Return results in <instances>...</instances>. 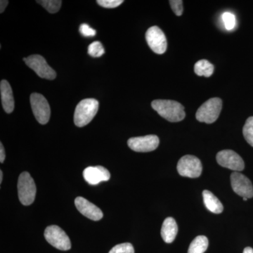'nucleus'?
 I'll use <instances>...</instances> for the list:
<instances>
[{
  "instance_id": "obj_3",
  "label": "nucleus",
  "mask_w": 253,
  "mask_h": 253,
  "mask_svg": "<svg viewBox=\"0 0 253 253\" xmlns=\"http://www.w3.org/2000/svg\"><path fill=\"white\" fill-rule=\"evenodd\" d=\"M36 186L28 172L20 174L18 181V199L23 206H30L34 202L36 196Z\"/></svg>"
},
{
  "instance_id": "obj_16",
  "label": "nucleus",
  "mask_w": 253,
  "mask_h": 253,
  "mask_svg": "<svg viewBox=\"0 0 253 253\" xmlns=\"http://www.w3.org/2000/svg\"><path fill=\"white\" fill-rule=\"evenodd\" d=\"M178 232V226L176 221L172 217L165 219L161 228V236L163 241L167 244H171L175 239Z\"/></svg>"
},
{
  "instance_id": "obj_26",
  "label": "nucleus",
  "mask_w": 253,
  "mask_h": 253,
  "mask_svg": "<svg viewBox=\"0 0 253 253\" xmlns=\"http://www.w3.org/2000/svg\"><path fill=\"white\" fill-rule=\"evenodd\" d=\"M171 8L174 14L177 16H180L183 13V1L181 0H170L169 1Z\"/></svg>"
},
{
  "instance_id": "obj_30",
  "label": "nucleus",
  "mask_w": 253,
  "mask_h": 253,
  "mask_svg": "<svg viewBox=\"0 0 253 253\" xmlns=\"http://www.w3.org/2000/svg\"><path fill=\"white\" fill-rule=\"evenodd\" d=\"M244 253H253V249L251 247H247L244 249Z\"/></svg>"
},
{
  "instance_id": "obj_32",
  "label": "nucleus",
  "mask_w": 253,
  "mask_h": 253,
  "mask_svg": "<svg viewBox=\"0 0 253 253\" xmlns=\"http://www.w3.org/2000/svg\"><path fill=\"white\" fill-rule=\"evenodd\" d=\"M248 199L247 198H244V201H247Z\"/></svg>"
},
{
  "instance_id": "obj_27",
  "label": "nucleus",
  "mask_w": 253,
  "mask_h": 253,
  "mask_svg": "<svg viewBox=\"0 0 253 253\" xmlns=\"http://www.w3.org/2000/svg\"><path fill=\"white\" fill-rule=\"evenodd\" d=\"M80 32L84 37H94L96 34V31L85 23L81 25L80 27Z\"/></svg>"
},
{
  "instance_id": "obj_19",
  "label": "nucleus",
  "mask_w": 253,
  "mask_h": 253,
  "mask_svg": "<svg viewBox=\"0 0 253 253\" xmlns=\"http://www.w3.org/2000/svg\"><path fill=\"white\" fill-rule=\"evenodd\" d=\"M208 239L206 236H199L190 244L188 253H204L208 247Z\"/></svg>"
},
{
  "instance_id": "obj_2",
  "label": "nucleus",
  "mask_w": 253,
  "mask_h": 253,
  "mask_svg": "<svg viewBox=\"0 0 253 253\" xmlns=\"http://www.w3.org/2000/svg\"><path fill=\"white\" fill-rule=\"evenodd\" d=\"M99 101L94 99L82 100L76 106L74 123L79 127L86 126L92 121L99 110Z\"/></svg>"
},
{
  "instance_id": "obj_29",
  "label": "nucleus",
  "mask_w": 253,
  "mask_h": 253,
  "mask_svg": "<svg viewBox=\"0 0 253 253\" xmlns=\"http://www.w3.org/2000/svg\"><path fill=\"white\" fill-rule=\"evenodd\" d=\"M8 4H9V1H7V0H1V1H0V12H4Z\"/></svg>"
},
{
  "instance_id": "obj_7",
  "label": "nucleus",
  "mask_w": 253,
  "mask_h": 253,
  "mask_svg": "<svg viewBox=\"0 0 253 253\" xmlns=\"http://www.w3.org/2000/svg\"><path fill=\"white\" fill-rule=\"evenodd\" d=\"M30 101L33 114L38 123L45 125L49 122L51 110L45 97L38 93H33L31 95Z\"/></svg>"
},
{
  "instance_id": "obj_10",
  "label": "nucleus",
  "mask_w": 253,
  "mask_h": 253,
  "mask_svg": "<svg viewBox=\"0 0 253 253\" xmlns=\"http://www.w3.org/2000/svg\"><path fill=\"white\" fill-rule=\"evenodd\" d=\"M218 164L222 167L228 168L236 172L244 170V160L232 150H223L219 151L216 156Z\"/></svg>"
},
{
  "instance_id": "obj_23",
  "label": "nucleus",
  "mask_w": 253,
  "mask_h": 253,
  "mask_svg": "<svg viewBox=\"0 0 253 253\" xmlns=\"http://www.w3.org/2000/svg\"><path fill=\"white\" fill-rule=\"evenodd\" d=\"M109 253H134V249L129 243H125L114 246Z\"/></svg>"
},
{
  "instance_id": "obj_12",
  "label": "nucleus",
  "mask_w": 253,
  "mask_h": 253,
  "mask_svg": "<svg viewBox=\"0 0 253 253\" xmlns=\"http://www.w3.org/2000/svg\"><path fill=\"white\" fill-rule=\"evenodd\" d=\"M231 187L234 192L243 198L253 197V186L251 180L240 172H233L231 175Z\"/></svg>"
},
{
  "instance_id": "obj_31",
  "label": "nucleus",
  "mask_w": 253,
  "mask_h": 253,
  "mask_svg": "<svg viewBox=\"0 0 253 253\" xmlns=\"http://www.w3.org/2000/svg\"><path fill=\"white\" fill-rule=\"evenodd\" d=\"M3 180V172L0 170V183L2 182Z\"/></svg>"
},
{
  "instance_id": "obj_13",
  "label": "nucleus",
  "mask_w": 253,
  "mask_h": 253,
  "mask_svg": "<svg viewBox=\"0 0 253 253\" xmlns=\"http://www.w3.org/2000/svg\"><path fill=\"white\" fill-rule=\"evenodd\" d=\"M75 204H76L78 211L81 214L91 220L99 221L102 219L103 216H104V214L100 208L83 197L79 196V197L76 198L75 200Z\"/></svg>"
},
{
  "instance_id": "obj_1",
  "label": "nucleus",
  "mask_w": 253,
  "mask_h": 253,
  "mask_svg": "<svg viewBox=\"0 0 253 253\" xmlns=\"http://www.w3.org/2000/svg\"><path fill=\"white\" fill-rule=\"evenodd\" d=\"M151 106L161 117L169 122H180L185 118L184 106L177 101L172 100H155L151 103Z\"/></svg>"
},
{
  "instance_id": "obj_25",
  "label": "nucleus",
  "mask_w": 253,
  "mask_h": 253,
  "mask_svg": "<svg viewBox=\"0 0 253 253\" xmlns=\"http://www.w3.org/2000/svg\"><path fill=\"white\" fill-rule=\"evenodd\" d=\"M123 0H98L96 2L102 7L108 8V9H113V8L118 7L120 5L123 3Z\"/></svg>"
},
{
  "instance_id": "obj_17",
  "label": "nucleus",
  "mask_w": 253,
  "mask_h": 253,
  "mask_svg": "<svg viewBox=\"0 0 253 253\" xmlns=\"http://www.w3.org/2000/svg\"><path fill=\"white\" fill-rule=\"evenodd\" d=\"M203 198H204L205 206L208 211L214 214H220L224 211L223 205L211 191L208 190L203 191Z\"/></svg>"
},
{
  "instance_id": "obj_18",
  "label": "nucleus",
  "mask_w": 253,
  "mask_h": 253,
  "mask_svg": "<svg viewBox=\"0 0 253 253\" xmlns=\"http://www.w3.org/2000/svg\"><path fill=\"white\" fill-rule=\"evenodd\" d=\"M194 72L199 76L211 77L214 72V66L207 60H200L195 64Z\"/></svg>"
},
{
  "instance_id": "obj_4",
  "label": "nucleus",
  "mask_w": 253,
  "mask_h": 253,
  "mask_svg": "<svg viewBox=\"0 0 253 253\" xmlns=\"http://www.w3.org/2000/svg\"><path fill=\"white\" fill-rule=\"evenodd\" d=\"M222 109V101L219 98H211L205 102L196 112V119L201 123L211 124L215 122Z\"/></svg>"
},
{
  "instance_id": "obj_5",
  "label": "nucleus",
  "mask_w": 253,
  "mask_h": 253,
  "mask_svg": "<svg viewBox=\"0 0 253 253\" xmlns=\"http://www.w3.org/2000/svg\"><path fill=\"white\" fill-rule=\"evenodd\" d=\"M46 241L60 251H68L71 249V240L59 226L51 225L44 231Z\"/></svg>"
},
{
  "instance_id": "obj_8",
  "label": "nucleus",
  "mask_w": 253,
  "mask_h": 253,
  "mask_svg": "<svg viewBox=\"0 0 253 253\" xmlns=\"http://www.w3.org/2000/svg\"><path fill=\"white\" fill-rule=\"evenodd\" d=\"M23 61L39 77L46 80H54L56 78V73L54 70L50 67L44 58L41 55H31L25 58Z\"/></svg>"
},
{
  "instance_id": "obj_21",
  "label": "nucleus",
  "mask_w": 253,
  "mask_h": 253,
  "mask_svg": "<svg viewBox=\"0 0 253 253\" xmlns=\"http://www.w3.org/2000/svg\"><path fill=\"white\" fill-rule=\"evenodd\" d=\"M245 139L253 147V116L248 118L243 129Z\"/></svg>"
},
{
  "instance_id": "obj_14",
  "label": "nucleus",
  "mask_w": 253,
  "mask_h": 253,
  "mask_svg": "<svg viewBox=\"0 0 253 253\" xmlns=\"http://www.w3.org/2000/svg\"><path fill=\"white\" fill-rule=\"evenodd\" d=\"M83 177L88 184L96 185L102 181H109L111 174L106 168L102 166L86 168L83 171Z\"/></svg>"
},
{
  "instance_id": "obj_28",
  "label": "nucleus",
  "mask_w": 253,
  "mask_h": 253,
  "mask_svg": "<svg viewBox=\"0 0 253 253\" xmlns=\"http://www.w3.org/2000/svg\"><path fill=\"white\" fill-rule=\"evenodd\" d=\"M6 154H5V151L4 146H3L2 143H0V162L1 163H4Z\"/></svg>"
},
{
  "instance_id": "obj_22",
  "label": "nucleus",
  "mask_w": 253,
  "mask_h": 253,
  "mask_svg": "<svg viewBox=\"0 0 253 253\" xmlns=\"http://www.w3.org/2000/svg\"><path fill=\"white\" fill-rule=\"evenodd\" d=\"M105 53L104 46L100 42L96 41L88 46V54L92 57H100Z\"/></svg>"
},
{
  "instance_id": "obj_6",
  "label": "nucleus",
  "mask_w": 253,
  "mask_h": 253,
  "mask_svg": "<svg viewBox=\"0 0 253 253\" xmlns=\"http://www.w3.org/2000/svg\"><path fill=\"white\" fill-rule=\"evenodd\" d=\"M176 169L181 176L197 178L201 176L203 168L199 158L191 155H186L178 161Z\"/></svg>"
},
{
  "instance_id": "obj_20",
  "label": "nucleus",
  "mask_w": 253,
  "mask_h": 253,
  "mask_svg": "<svg viewBox=\"0 0 253 253\" xmlns=\"http://www.w3.org/2000/svg\"><path fill=\"white\" fill-rule=\"evenodd\" d=\"M38 4H41L43 7L51 14H55L59 11L62 1L61 0H42L37 1Z\"/></svg>"
},
{
  "instance_id": "obj_24",
  "label": "nucleus",
  "mask_w": 253,
  "mask_h": 253,
  "mask_svg": "<svg viewBox=\"0 0 253 253\" xmlns=\"http://www.w3.org/2000/svg\"><path fill=\"white\" fill-rule=\"evenodd\" d=\"M222 21L228 31H231L236 26V16L230 12H225L222 15Z\"/></svg>"
},
{
  "instance_id": "obj_9",
  "label": "nucleus",
  "mask_w": 253,
  "mask_h": 253,
  "mask_svg": "<svg viewBox=\"0 0 253 253\" xmlns=\"http://www.w3.org/2000/svg\"><path fill=\"white\" fill-rule=\"evenodd\" d=\"M146 40L149 47L156 54H164L167 50V39L162 30L158 26H153L148 29L146 33Z\"/></svg>"
},
{
  "instance_id": "obj_15",
  "label": "nucleus",
  "mask_w": 253,
  "mask_h": 253,
  "mask_svg": "<svg viewBox=\"0 0 253 253\" xmlns=\"http://www.w3.org/2000/svg\"><path fill=\"white\" fill-rule=\"evenodd\" d=\"M0 91L2 107L5 112L11 113L14 109V99L9 82L3 80L0 83Z\"/></svg>"
},
{
  "instance_id": "obj_11",
  "label": "nucleus",
  "mask_w": 253,
  "mask_h": 253,
  "mask_svg": "<svg viewBox=\"0 0 253 253\" xmlns=\"http://www.w3.org/2000/svg\"><path fill=\"white\" fill-rule=\"evenodd\" d=\"M159 138L156 135H146L130 138L127 141L128 146L136 152H150L157 149Z\"/></svg>"
}]
</instances>
